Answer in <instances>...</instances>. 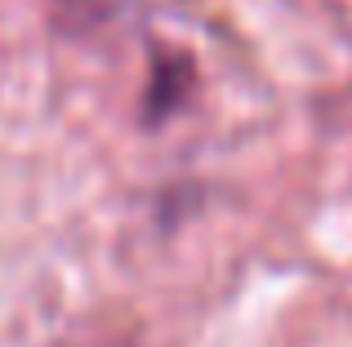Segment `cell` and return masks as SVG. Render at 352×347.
I'll list each match as a JSON object with an SVG mask.
<instances>
[]
</instances>
